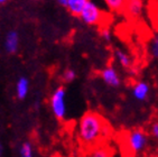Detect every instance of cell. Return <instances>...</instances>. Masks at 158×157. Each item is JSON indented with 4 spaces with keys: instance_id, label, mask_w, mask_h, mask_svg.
I'll return each mask as SVG.
<instances>
[{
    "instance_id": "52a82bcc",
    "label": "cell",
    "mask_w": 158,
    "mask_h": 157,
    "mask_svg": "<svg viewBox=\"0 0 158 157\" xmlns=\"http://www.w3.org/2000/svg\"><path fill=\"white\" fill-rule=\"evenodd\" d=\"M19 47V35L16 30H10L5 38V49L9 54H14L18 51Z\"/></svg>"
},
{
    "instance_id": "7402d4cb",
    "label": "cell",
    "mask_w": 158,
    "mask_h": 157,
    "mask_svg": "<svg viewBox=\"0 0 158 157\" xmlns=\"http://www.w3.org/2000/svg\"><path fill=\"white\" fill-rule=\"evenodd\" d=\"M8 0H0V5H3V3H6Z\"/></svg>"
},
{
    "instance_id": "7c38bea8",
    "label": "cell",
    "mask_w": 158,
    "mask_h": 157,
    "mask_svg": "<svg viewBox=\"0 0 158 157\" xmlns=\"http://www.w3.org/2000/svg\"><path fill=\"white\" fill-rule=\"evenodd\" d=\"M28 89H29V82L26 78H20L17 82L16 85V92H17V97L18 99L23 100L26 98L28 93Z\"/></svg>"
},
{
    "instance_id": "9c48e42d",
    "label": "cell",
    "mask_w": 158,
    "mask_h": 157,
    "mask_svg": "<svg viewBox=\"0 0 158 157\" xmlns=\"http://www.w3.org/2000/svg\"><path fill=\"white\" fill-rule=\"evenodd\" d=\"M85 157H113V149L108 145H99L91 148Z\"/></svg>"
},
{
    "instance_id": "277c9868",
    "label": "cell",
    "mask_w": 158,
    "mask_h": 157,
    "mask_svg": "<svg viewBox=\"0 0 158 157\" xmlns=\"http://www.w3.org/2000/svg\"><path fill=\"white\" fill-rule=\"evenodd\" d=\"M65 95L66 91L63 87H58L54 91L51 98V107L53 113L58 120H63L66 115V103H65Z\"/></svg>"
},
{
    "instance_id": "7a4b0ae2",
    "label": "cell",
    "mask_w": 158,
    "mask_h": 157,
    "mask_svg": "<svg viewBox=\"0 0 158 157\" xmlns=\"http://www.w3.org/2000/svg\"><path fill=\"white\" fill-rule=\"evenodd\" d=\"M79 17L86 25L102 26V27H106L108 26V21L111 20L110 16L108 14H106L104 11H102L91 0H88V2L85 3L84 8L81 11Z\"/></svg>"
},
{
    "instance_id": "3957f363",
    "label": "cell",
    "mask_w": 158,
    "mask_h": 157,
    "mask_svg": "<svg viewBox=\"0 0 158 157\" xmlns=\"http://www.w3.org/2000/svg\"><path fill=\"white\" fill-rule=\"evenodd\" d=\"M147 144H148V135L141 128H136L126 134L125 147L127 148L129 154L132 155V157L145 151Z\"/></svg>"
},
{
    "instance_id": "30bf717a",
    "label": "cell",
    "mask_w": 158,
    "mask_h": 157,
    "mask_svg": "<svg viewBox=\"0 0 158 157\" xmlns=\"http://www.w3.org/2000/svg\"><path fill=\"white\" fill-rule=\"evenodd\" d=\"M86 2L88 0H67L65 8H67V10L73 16H80Z\"/></svg>"
},
{
    "instance_id": "2e32d148",
    "label": "cell",
    "mask_w": 158,
    "mask_h": 157,
    "mask_svg": "<svg viewBox=\"0 0 158 157\" xmlns=\"http://www.w3.org/2000/svg\"><path fill=\"white\" fill-rule=\"evenodd\" d=\"M76 78V73L74 70H66L65 72L63 73V80L65 82H67V83H70V82H73L74 80H75Z\"/></svg>"
},
{
    "instance_id": "d6986e66",
    "label": "cell",
    "mask_w": 158,
    "mask_h": 157,
    "mask_svg": "<svg viewBox=\"0 0 158 157\" xmlns=\"http://www.w3.org/2000/svg\"><path fill=\"white\" fill-rule=\"evenodd\" d=\"M150 135H152L154 138L158 139V122H154L150 127Z\"/></svg>"
},
{
    "instance_id": "603a6c76",
    "label": "cell",
    "mask_w": 158,
    "mask_h": 157,
    "mask_svg": "<svg viewBox=\"0 0 158 157\" xmlns=\"http://www.w3.org/2000/svg\"><path fill=\"white\" fill-rule=\"evenodd\" d=\"M57 157H58V156H57Z\"/></svg>"
},
{
    "instance_id": "ffe728a7",
    "label": "cell",
    "mask_w": 158,
    "mask_h": 157,
    "mask_svg": "<svg viewBox=\"0 0 158 157\" xmlns=\"http://www.w3.org/2000/svg\"><path fill=\"white\" fill-rule=\"evenodd\" d=\"M56 2L60 5V6H63V7H66V3H67V0H55Z\"/></svg>"
},
{
    "instance_id": "9a60e30c",
    "label": "cell",
    "mask_w": 158,
    "mask_h": 157,
    "mask_svg": "<svg viewBox=\"0 0 158 157\" xmlns=\"http://www.w3.org/2000/svg\"><path fill=\"white\" fill-rule=\"evenodd\" d=\"M20 155L21 157H33V149L29 142H25L23 144L20 148Z\"/></svg>"
},
{
    "instance_id": "5b68a950",
    "label": "cell",
    "mask_w": 158,
    "mask_h": 157,
    "mask_svg": "<svg viewBox=\"0 0 158 157\" xmlns=\"http://www.w3.org/2000/svg\"><path fill=\"white\" fill-rule=\"evenodd\" d=\"M143 0H127L122 14L129 20H138L143 15Z\"/></svg>"
},
{
    "instance_id": "e0dca14e",
    "label": "cell",
    "mask_w": 158,
    "mask_h": 157,
    "mask_svg": "<svg viewBox=\"0 0 158 157\" xmlns=\"http://www.w3.org/2000/svg\"><path fill=\"white\" fill-rule=\"evenodd\" d=\"M150 54L152 57L158 58V36L154 37L152 40V45H150Z\"/></svg>"
},
{
    "instance_id": "8fae6325",
    "label": "cell",
    "mask_w": 158,
    "mask_h": 157,
    "mask_svg": "<svg viewBox=\"0 0 158 157\" xmlns=\"http://www.w3.org/2000/svg\"><path fill=\"white\" fill-rule=\"evenodd\" d=\"M148 15L154 28L158 30V0H149Z\"/></svg>"
},
{
    "instance_id": "6da1fadb",
    "label": "cell",
    "mask_w": 158,
    "mask_h": 157,
    "mask_svg": "<svg viewBox=\"0 0 158 157\" xmlns=\"http://www.w3.org/2000/svg\"><path fill=\"white\" fill-rule=\"evenodd\" d=\"M111 127L100 113L95 111H86L81 117L77 126V135L81 144L91 149L99 145H103L109 135Z\"/></svg>"
},
{
    "instance_id": "8992f818",
    "label": "cell",
    "mask_w": 158,
    "mask_h": 157,
    "mask_svg": "<svg viewBox=\"0 0 158 157\" xmlns=\"http://www.w3.org/2000/svg\"><path fill=\"white\" fill-rule=\"evenodd\" d=\"M101 78L103 80V82L106 85H109L111 88H118L121 84V78L119 73L117 72V70L112 66H108L103 69L100 73Z\"/></svg>"
},
{
    "instance_id": "44dd1931",
    "label": "cell",
    "mask_w": 158,
    "mask_h": 157,
    "mask_svg": "<svg viewBox=\"0 0 158 157\" xmlns=\"http://www.w3.org/2000/svg\"><path fill=\"white\" fill-rule=\"evenodd\" d=\"M2 155V145H1V142H0V157Z\"/></svg>"
},
{
    "instance_id": "ac0fdd59",
    "label": "cell",
    "mask_w": 158,
    "mask_h": 157,
    "mask_svg": "<svg viewBox=\"0 0 158 157\" xmlns=\"http://www.w3.org/2000/svg\"><path fill=\"white\" fill-rule=\"evenodd\" d=\"M100 34L102 38H104L106 40H110L111 39V32H110L109 27H102L100 30Z\"/></svg>"
},
{
    "instance_id": "ba28073f",
    "label": "cell",
    "mask_w": 158,
    "mask_h": 157,
    "mask_svg": "<svg viewBox=\"0 0 158 157\" xmlns=\"http://www.w3.org/2000/svg\"><path fill=\"white\" fill-rule=\"evenodd\" d=\"M132 95L138 101H145L149 95V85L145 81L136 82L132 87Z\"/></svg>"
},
{
    "instance_id": "4fadbf2b",
    "label": "cell",
    "mask_w": 158,
    "mask_h": 157,
    "mask_svg": "<svg viewBox=\"0 0 158 157\" xmlns=\"http://www.w3.org/2000/svg\"><path fill=\"white\" fill-rule=\"evenodd\" d=\"M114 54H116V58L118 60V62L120 63V65H121L122 67L130 69V67L132 66V61H131L130 56H129L127 53H125V52L121 51V49H117L116 51H114Z\"/></svg>"
},
{
    "instance_id": "5bb4252c",
    "label": "cell",
    "mask_w": 158,
    "mask_h": 157,
    "mask_svg": "<svg viewBox=\"0 0 158 157\" xmlns=\"http://www.w3.org/2000/svg\"><path fill=\"white\" fill-rule=\"evenodd\" d=\"M104 1L110 9L116 12H120V14H122L123 7L127 2V0H104Z\"/></svg>"
}]
</instances>
